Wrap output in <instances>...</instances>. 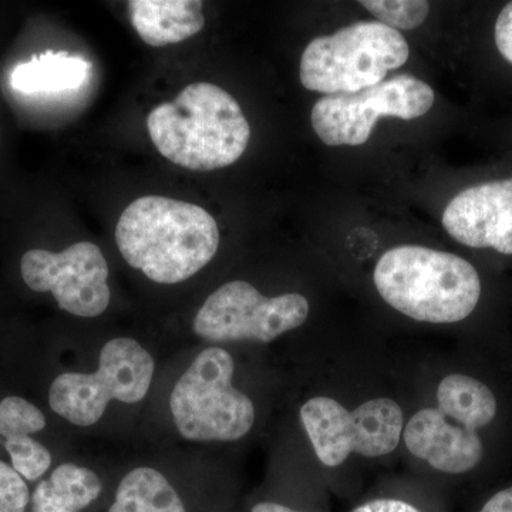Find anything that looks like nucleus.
Wrapping results in <instances>:
<instances>
[{"instance_id": "nucleus-1", "label": "nucleus", "mask_w": 512, "mask_h": 512, "mask_svg": "<svg viewBox=\"0 0 512 512\" xmlns=\"http://www.w3.org/2000/svg\"><path fill=\"white\" fill-rule=\"evenodd\" d=\"M116 242L131 268L157 284L174 285L210 264L220 247V229L198 205L148 195L123 211Z\"/></svg>"}, {"instance_id": "nucleus-2", "label": "nucleus", "mask_w": 512, "mask_h": 512, "mask_svg": "<svg viewBox=\"0 0 512 512\" xmlns=\"http://www.w3.org/2000/svg\"><path fill=\"white\" fill-rule=\"evenodd\" d=\"M148 134L161 156L192 171H214L245 153L251 127L238 101L220 86L194 83L154 107Z\"/></svg>"}, {"instance_id": "nucleus-3", "label": "nucleus", "mask_w": 512, "mask_h": 512, "mask_svg": "<svg viewBox=\"0 0 512 512\" xmlns=\"http://www.w3.org/2000/svg\"><path fill=\"white\" fill-rule=\"evenodd\" d=\"M373 276L384 302L417 322H461L481 298L476 268L461 256L436 249H390L377 262Z\"/></svg>"}, {"instance_id": "nucleus-4", "label": "nucleus", "mask_w": 512, "mask_h": 512, "mask_svg": "<svg viewBox=\"0 0 512 512\" xmlns=\"http://www.w3.org/2000/svg\"><path fill=\"white\" fill-rule=\"evenodd\" d=\"M231 353L211 346L192 360L170 394L175 429L195 443L241 440L255 423V406L234 386Z\"/></svg>"}, {"instance_id": "nucleus-5", "label": "nucleus", "mask_w": 512, "mask_h": 512, "mask_svg": "<svg viewBox=\"0 0 512 512\" xmlns=\"http://www.w3.org/2000/svg\"><path fill=\"white\" fill-rule=\"evenodd\" d=\"M409 56L410 47L399 30L376 20L357 22L306 46L301 83L326 96L356 93L384 82L387 73L402 67Z\"/></svg>"}, {"instance_id": "nucleus-6", "label": "nucleus", "mask_w": 512, "mask_h": 512, "mask_svg": "<svg viewBox=\"0 0 512 512\" xmlns=\"http://www.w3.org/2000/svg\"><path fill=\"white\" fill-rule=\"evenodd\" d=\"M154 373L156 360L140 342L114 338L101 348L94 372H67L53 380L49 406L73 426L92 427L111 402H143Z\"/></svg>"}, {"instance_id": "nucleus-7", "label": "nucleus", "mask_w": 512, "mask_h": 512, "mask_svg": "<svg viewBox=\"0 0 512 512\" xmlns=\"http://www.w3.org/2000/svg\"><path fill=\"white\" fill-rule=\"evenodd\" d=\"M301 420L320 463L338 467L350 454L376 458L399 446L404 429L402 407L394 400L373 399L353 412L330 397L303 404Z\"/></svg>"}, {"instance_id": "nucleus-8", "label": "nucleus", "mask_w": 512, "mask_h": 512, "mask_svg": "<svg viewBox=\"0 0 512 512\" xmlns=\"http://www.w3.org/2000/svg\"><path fill=\"white\" fill-rule=\"evenodd\" d=\"M433 89L404 73L356 93L322 97L313 106L316 136L330 147L362 146L380 117L413 120L433 107Z\"/></svg>"}, {"instance_id": "nucleus-9", "label": "nucleus", "mask_w": 512, "mask_h": 512, "mask_svg": "<svg viewBox=\"0 0 512 512\" xmlns=\"http://www.w3.org/2000/svg\"><path fill=\"white\" fill-rule=\"evenodd\" d=\"M309 309L308 299L299 293L266 298L248 282L232 281L208 296L192 330L210 343H269L302 326Z\"/></svg>"}, {"instance_id": "nucleus-10", "label": "nucleus", "mask_w": 512, "mask_h": 512, "mask_svg": "<svg viewBox=\"0 0 512 512\" xmlns=\"http://www.w3.org/2000/svg\"><path fill=\"white\" fill-rule=\"evenodd\" d=\"M20 274L32 291L52 293L70 315L97 318L109 308V264L93 242H77L62 252L30 249L22 256Z\"/></svg>"}, {"instance_id": "nucleus-11", "label": "nucleus", "mask_w": 512, "mask_h": 512, "mask_svg": "<svg viewBox=\"0 0 512 512\" xmlns=\"http://www.w3.org/2000/svg\"><path fill=\"white\" fill-rule=\"evenodd\" d=\"M443 227L466 247L512 255V178L458 192L443 212Z\"/></svg>"}, {"instance_id": "nucleus-12", "label": "nucleus", "mask_w": 512, "mask_h": 512, "mask_svg": "<svg viewBox=\"0 0 512 512\" xmlns=\"http://www.w3.org/2000/svg\"><path fill=\"white\" fill-rule=\"evenodd\" d=\"M403 440L414 457L448 474L473 470L484 456L477 431L448 419L439 409H421L403 429Z\"/></svg>"}, {"instance_id": "nucleus-13", "label": "nucleus", "mask_w": 512, "mask_h": 512, "mask_svg": "<svg viewBox=\"0 0 512 512\" xmlns=\"http://www.w3.org/2000/svg\"><path fill=\"white\" fill-rule=\"evenodd\" d=\"M127 5L134 29L148 46L184 42L205 26L200 0H131Z\"/></svg>"}, {"instance_id": "nucleus-14", "label": "nucleus", "mask_w": 512, "mask_h": 512, "mask_svg": "<svg viewBox=\"0 0 512 512\" xmlns=\"http://www.w3.org/2000/svg\"><path fill=\"white\" fill-rule=\"evenodd\" d=\"M92 63L67 52H47L19 63L10 73V86L23 94H50L79 89L89 79Z\"/></svg>"}, {"instance_id": "nucleus-15", "label": "nucleus", "mask_w": 512, "mask_h": 512, "mask_svg": "<svg viewBox=\"0 0 512 512\" xmlns=\"http://www.w3.org/2000/svg\"><path fill=\"white\" fill-rule=\"evenodd\" d=\"M100 477L90 468L63 463L40 481L30 497L32 512H82L100 497Z\"/></svg>"}, {"instance_id": "nucleus-16", "label": "nucleus", "mask_w": 512, "mask_h": 512, "mask_svg": "<svg viewBox=\"0 0 512 512\" xmlns=\"http://www.w3.org/2000/svg\"><path fill=\"white\" fill-rule=\"evenodd\" d=\"M437 404L444 416L470 430L488 426L497 414V399L490 387L466 375H450L441 380Z\"/></svg>"}, {"instance_id": "nucleus-17", "label": "nucleus", "mask_w": 512, "mask_h": 512, "mask_svg": "<svg viewBox=\"0 0 512 512\" xmlns=\"http://www.w3.org/2000/svg\"><path fill=\"white\" fill-rule=\"evenodd\" d=\"M109 512H187V508L161 471L137 467L120 481Z\"/></svg>"}, {"instance_id": "nucleus-18", "label": "nucleus", "mask_w": 512, "mask_h": 512, "mask_svg": "<svg viewBox=\"0 0 512 512\" xmlns=\"http://www.w3.org/2000/svg\"><path fill=\"white\" fill-rule=\"evenodd\" d=\"M46 427V417L35 404L19 396L0 400V444L9 448Z\"/></svg>"}, {"instance_id": "nucleus-19", "label": "nucleus", "mask_w": 512, "mask_h": 512, "mask_svg": "<svg viewBox=\"0 0 512 512\" xmlns=\"http://www.w3.org/2000/svg\"><path fill=\"white\" fill-rule=\"evenodd\" d=\"M376 22L394 30H413L426 22L430 3L426 0H363L360 2Z\"/></svg>"}, {"instance_id": "nucleus-20", "label": "nucleus", "mask_w": 512, "mask_h": 512, "mask_svg": "<svg viewBox=\"0 0 512 512\" xmlns=\"http://www.w3.org/2000/svg\"><path fill=\"white\" fill-rule=\"evenodd\" d=\"M10 463L16 471L28 481H36L46 474L52 466V454L42 443L28 437L6 448Z\"/></svg>"}, {"instance_id": "nucleus-21", "label": "nucleus", "mask_w": 512, "mask_h": 512, "mask_svg": "<svg viewBox=\"0 0 512 512\" xmlns=\"http://www.w3.org/2000/svg\"><path fill=\"white\" fill-rule=\"evenodd\" d=\"M30 497L25 478L15 468L0 461V512H26Z\"/></svg>"}, {"instance_id": "nucleus-22", "label": "nucleus", "mask_w": 512, "mask_h": 512, "mask_svg": "<svg viewBox=\"0 0 512 512\" xmlns=\"http://www.w3.org/2000/svg\"><path fill=\"white\" fill-rule=\"evenodd\" d=\"M495 46L500 55L512 64V2L504 6L498 15L494 30Z\"/></svg>"}, {"instance_id": "nucleus-23", "label": "nucleus", "mask_w": 512, "mask_h": 512, "mask_svg": "<svg viewBox=\"0 0 512 512\" xmlns=\"http://www.w3.org/2000/svg\"><path fill=\"white\" fill-rule=\"evenodd\" d=\"M352 512H421L414 505L396 498H379L359 505Z\"/></svg>"}, {"instance_id": "nucleus-24", "label": "nucleus", "mask_w": 512, "mask_h": 512, "mask_svg": "<svg viewBox=\"0 0 512 512\" xmlns=\"http://www.w3.org/2000/svg\"><path fill=\"white\" fill-rule=\"evenodd\" d=\"M478 512H512V485L493 495Z\"/></svg>"}, {"instance_id": "nucleus-25", "label": "nucleus", "mask_w": 512, "mask_h": 512, "mask_svg": "<svg viewBox=\"0 0 512 512\" xmlns=\"http://www.w3.org/2000/svg\"><path fill=\"white\" fill-rule=\"evenodd\" d=\"M251 512H302L298 510H293L291 507H286V505L278 504V503H269V501H265V503L256 504L254 508H252Z\"/></svg>"}]
</instances>
